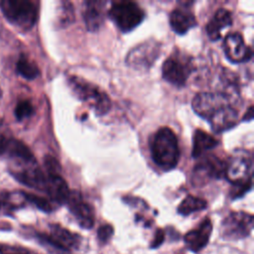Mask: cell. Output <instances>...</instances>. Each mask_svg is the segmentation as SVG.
I'll return each mask as SVG.
<instances>
[{"label":"cell","instance_id":"obj_1","mask_svg":"<svg viewBox=\"0 0 254 254\" xmlns=\"http://www.w3.org/2000/svg\"><path fill=\"white\" fill-rule=\"evenodd\" d=\"M4 155L7 157L10 174L18 182L44 191L46 175L39 167L33 153L24 143L12 138Z\"/></svg>","mask_w":254,"mask_h":254},{"label":"cell","instance_id":"obj_2","mask_svg":"<svg viewBox=\"0 0 254 254\" xmlns=\"http://www.w3.org/2000/svg\"><path fill=\"white\" fill-rule=\"evenodd\" d=\"M154 163L164 171H170L178 165L180 149L176 134L169 127L160 128L150 142Z\"/></svg>","mask_w":254,"mask_h":254},{"label":"cell","instance_id":"obj_3","mask_svg":"<svg viewBox=\"0 0 254 254\" xmlns=\"http://www.w3.org/2000/svg\"><path fill=\"white\" fill-rule=\"evenodd\" d=\"M67 82L72 93L79 100L87 103L96 115L101 116L109 111L111 101L108 95L97 86L74 75L69 76Z\"/></svg>","mask_w":254,"mask_h":254},{"label":"cell","instance_id":"obj_4","mask_svg":"<svg viewBox=\"0 0 254 254\" xmlns=\"http://www.w3.org/2000/svg\"><path fill=\"white\" fill-rule=\"evenodd\" d=\"M0 6L7 21L23 31L33 28L37 21L38 8L32 1L4 0Z\"/></svg>","mask_w":254,"mask_h":254},{"label":"cell","instance_id":"obj_5","mask_svg":"<svg viewBox=\"0 0 254 254\" xmlns=\"http://www.w3.org/2000/svg\"><path fill=\"white\" fill-rule=\"evenodd\" d=\"M108 16L121 32L128 33L144 20L145 13L137 3L119 1L111 5Z\"/></svg>","mask_w":254,"mask_h":254},{"label":"cell","instance_id":"obj_6","mask_svg":"<svg viewBox=\"0 0 254 254\" xmlns=\"http://www.w3.org/2000/svg\"><path fill=\"white\" fill-rule=\"evenodd\" d=\"M161 44L153 39L147 40L135 46L126 56L125 63L131 68L137 70H147L159 58Z\"/></svg>","mask_w":254,"mask_h":254},{"label":"cell","instance_id":"obj_7","mask_svg":"<svg viewBox=\"0 0 254 254\" xmlns=\"http://www.w3.org/2000/svg\"><path fill=\"white\" fill-rule=\"evenodd\" d=\"M192 70L191 59L180 53L170 56L163 64V77L176 86H184Z\"/></svg>","mask_w":254,"mask_h":254},{"label":"cell","instance_id":"obj_8","mask_svg":"<svg viewBox=\"0 0 254 254\" xmlns=\"http://www.w3.org/2000/svg\"><path fill=\"white\" fill-rule=\"evenodd\" d=\"M253 215L244 211L230 212L221 222V236L227 240H238L250 235Z\"/></svg>","mask_w":254,"mask_h":254},{"label":"cell","instance_id":"obj_9","mask_svg":"<svg viewBox=\"0 0 254 254\" xmlns=\"http://www.w3.org/2000/svg\"><path fill=\"white\" fill-rule=\"evenodd\" d=\"M230 97L222 92H199L192 99V109L200 117L208 120L216 111L230 105Z\"/></svg>","mask_w":254,"mask_h":254},{"label":"cell","instance_id":"obj_10","mask_svg":"<svg viewBox=\"0 0 254 254\" xmlns=\"http://www.w3.org/2000/svg\"><path fill=\"white\" fill-rule=\"evenodd\" d=\"M252 155L245 151H239L231 157L226 165L224 176L232 185L252 181Z\"/></svg>","mask_w":254,"mask_h":254},{"label":"cell","instance_id":"obj_11","mask_svg":"<svg viewBox=\"0 0 254 254\" xmlns=\"http://www.w3.org/2000/svg\"><path fill=\"white\" fill-rule=\"evenodd\" d=\"M226 164L213 155H207L199 160L194 166L191 182L194 186L200 187L211 179H219L225 174Z\"/></svg>","mask_w":254,"mask_h":254},{"label":"cell","instance_id":"obj_12","mask_svg":"<svg viewBox=\"0 0 254 254\" xmlns=\"http://www.w3.org/2000/svg\"><path fill=\"white\" fill-rule=\"evenodd\" d=\"M69 211L75 217L78 224L86 229H89L94 224V210L92 206L83 200L82 195L77 190L69 192L66 201Z\"/></svg>","mask_w":254,"mask_h":254},{"label":"cell","instance_id":"obj_13","mask_svg":"<svg viewBox=\"0 0 254 254\" xmlns=\"http://www.w3.org/2000/svg\"><path fill=\"white\" fill-rule=\"evenodd\" d=\"M226 58L234 64L248 62L252 58V50L245 44L241 34L234 32L226 35L223 41Z\"/></svg>","mask_w":254,"mask_h":254},{"label":"cell","instance_id":"obj_14","mask_svg":"<svg viewBox=\"0 0 254 254\" xmlns=\"http://www.w3.org/2000/svg\"><path fill=\"white\" fill-rule=\"evenodd\" d=\"M211 231H212L211 220L208 217H205L195 229L189 231L185 235L184 240L187 247L194 253L199 252L208 243Z\"/></svg>","mask_w":254,"mask_h":254},{"label":"cell","instance_id":"obj_15","mask_svg":"<svg viewBox=\"0 0 254 254\" xmlns=\"http://www.w3.org/2000/svg\"><path fill=\"white\" fill-rule=\"evenodd\" d=\"M186 4L187 2H183L181 7L175 8L170 14V25L179 35H184L196 26V19L193 13L189 7H186Z\"/></svg>","mask_w":254,"mask_h":254},{"label":"cell","instance_id":"obj_16","mask_svg":"<svg viewBox=\"0 0 254 254\" xmlns=\"http://www.w3.org/2000/svg\"><path fill=\"white\" fill-rule=\"evenodd\" d=\"M207 121L209 122L213 132L221 133L237 124L238 112L232 104H230L216 111Z\"/></svg>","mask_w":254,"mask_h":254},{"label":"cell","instance_id":"obj_17","mask_svg":"<svg viewBox=\"0 0 254 254\" xmlns=\"http://www.w3.org/2000/svg\"><path fill=\"white\" fill-rule=\"evenodd\" d=\"M44 191L50 198L60 204L66 203L70 190L61 175H46Z\"/></svg>","mask_w":254,"mask_h":254},{"label":"cell","instance_id":"obj_18","mask_svg":"<svg viewBox=\"0 0 254 254\" xmlns=\"http://www.w3.org/2000/svg\"><path fill=\"white\" fill-rule=\"evenodd\" d=\"M83 10V20L86 26V29L89 32L97 31L104 21L103 16V6L104 2L102 1H93L89 0L84 3Z\"/></svg>","mask_w":254,"mask_h":254},{"label":"cell","instance_id":"obj_19","mask_svg":"<svg viewBox=\"0 0 254 254\" xmlns=\"http://www.w3.org/2000/svg\"><path fill=\"white\" fill-rule=\"evenodd\" d=\"M231 13L227 9L219 8L206 24V34L211 41H217L221 37V30L225 27L231 26Z\"/></svg>","mask_w":254,"mask_h":254},{"label":"cell","instance_id":"obj_20","mask_svg":"<svg viewBox=\"0 0 254 254\" xmlns=\"http://www.w3.org/2000/svg\"><path fill=\"white\" fill-rule=\"evenodd\" d=\"M50 228L51 237L55 241H57V243L66 252H69L71 249H76L79 247L81 237L76 233H72L59 224H51Z\"/></svg>","mask_w":254,"mask_h":254},{"label":"cell","instance_id":"obj_21","mask_svg":"<svg viewBox=\"0 0 254 254\" xmlns=\"http://www.w3.org/2000/svg\"><path fill=\"white\" fill-rule=\"evenodd\" d=\"M217 143L218 141L213 136L207 134L203 130H195L192 139V158L199 159V157H201L206 151L214 148Z\"/></svg>","mask_w":254,"mask_h":254},{"label":"cell","instance_id":"obj_22","mask_svg":"<svg viewBox=\"0 0 254 254\" xmlns=\"http://www.w3.org/2000/svg\"><path fill=\"white\" fill-rule=\"evenodd\" d=\"M206 205L207 202L204 199L194 195H188L180 203L178 207V212L182 215H189L206 208Z\"/></svg>","mask_w":254,"mask_h":254},{"label":"cell","instance_id":"obj_23","mask_svg":"<svg viewBox=\"0 0 254 254\" xmlns=\"http://www.w3.org/2000/svg\"><path fill=\"white\" fill-rule=\"evenodd\" d=\"M16 68H17L18 73L21 76H23L24 78L29 79V80L35 79L40 73V70H39V67L37 66V64L25 56H22L18 60Z\"/></svg>","mask_w":254,"mask_h":254},{"label":"cell","instance_id":"obj_24","mask_svg":"<svg viewBox=\"0 0 254 254\" xmlns=\"http://www.w3.org/2000/svg\"><path fill=\"white\" fill-rule=\"evenodd\" d=\"M23 195L25 197V200L30 201L31 203L36 205L41 210H43L45 212H51L53 210V206H52L51 202L48 199H46L45 197L39 196L34 193H30V192H23Z\"/></svg>","mask_w":254,"mask_h":254},{"label":"cell","instance_id":"obj_25","mask_svg":"<svg viewBox=\"0 0 254 254\" xmlns=\"http://www.w3.org/2000/svg\"><path fill=\"white\" fill-rule=\"evenodd\" d=\"M33 113H34V107L29 100L19 101L14 109L15 117L20 121L26 118H29Z\"/></svg>","mask_w":254,"mask_h":254},{"label":"cell","instance_id":"obj_26","mask_svg":"<svg viewBox=\"0 0 254 254\" xmlns=\"http://www.w3.org/2000/svg\"><path fill=\"white\" fill-rule=\"evenodd\" d=\"M252 187V181H248L246 183L238 184V185H233V188L230 190V196L235 199L238 197L243 196Z\"/></svg>","mask_w":254,"mask_h":254},{"label":"cell","instance_id":"obj_27","mask_svg":"<svg viewBox=\"0 0 254 254\" xmlns=\"http://www.w3.org/2000/svg\"><path fill=\"white\" fill-rule=\"evenodd\" d=\"M45 166H46L47 174H49V175H60L61 166H60L59 162L54 157L46 156Z\"/></svg>","mask_w":254,"mask_h":254},{"label":"cell","instance_id":"obj_28","mask_svg":"<svg viewBox=\"0 0 254 254\" xmlns=\"http://www.w3.org/2000/svg\"><path fill=\"white\" fill-rule=\"evenodd\" d=\"M113 234V227L110 224L101 225L97 230V237L100 242H107Z\"/></svg>","mask_w":254,"mask_h":254},{"label":"cell","instance_id":"obj_29","mask_svg":"<svg viewBox=\"0 0 254 254\" xmlns=\"http://www.w3.org/2000/svg\"><path fill=\"white\" fill-rule=\"evenodd\" d=\"M16 198V193H10V192H4L0 191V208L4 207L5 205L13 204Z\"/></svg>","mask_w":254,"mask_h":254},{"label":"cell","instance_id":"obj_30","mask_svg":"<svg viewBox=\"0 0 254 254\" xmlns=\"http://www.w3.org/2000/svg\"><path fill=\"white\" fill-rule=\"evenodd\" d=\"M11 139L12 137H10L5 131H0V156L4 155L7 151Z\"/></svg>","mask_w":254,"mask_h":254},{"label":"cell","instance_id":"obj_31","mask_svg":"<svg viewBox=\"0 0 254 254\" xmlns=\"http://www.w3.org/2000/svg\"><path fill=\"white\" fill-rule=\"evenodd\" d=\"M164 239H165V233H164V231H163L162 229H157V231H156V233H155V236H154V239H153V241H152L150 247L153 248V249L159 247V246L163 243Z\"/></svg>","mask_w":254,"mask_h":254},{"label":"cell","instance_id":"obj_32","mask_svg":"<svg viewBox=\"0 0 254 254\" xmlns=\"http://www.w3.org/2000/svg\"><path fill=\"white\" fill-rule=\"evenodd\" d=\"M252 118H253V107L250 106V107L248 108V110L246 111V113L244 114L242 120H243V121H246V120L249 121V120H251Z\"/></svg>","mask_w":254,"mask_h":254},{"label":"cell","instance_id":"obj_33","mask_svg":"<svg viewBox=\"0 0 254 254\" xmlns=\"http://www.w3.org/2000/svg\"><path fill=\"white\" fill-rule=\"evenodd\" d=\"M1 96H2V91H1V88H0V99H1Z\"/></svg>","mask_w":254,"mask_h":254},{"label":"cell","instance_id":"obj_34","mask_svg":"<svg viewBox=\"0 0 254 254\" xmlns=\"http://www.w3.org/2000/svg\"><path fill=\"white\" fill-rule=\"evenodd\" d=\"M12 254H19V253H12ZM21 254V253H20Z\"/></svg>","mask_w":254,"mask_h":254}]
</instances>
